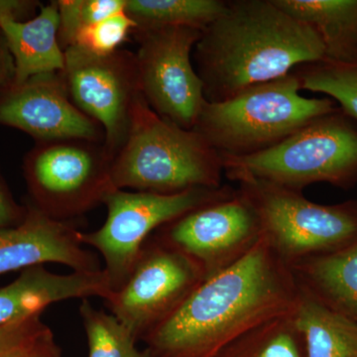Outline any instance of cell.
Returning <instances> with one entry per match:
<instances>
[{"instance_id":"4fadbf2b","label":"cell","mask_w":357,"mask_h":357,"mask_svg":"<svg viewBox=\"0 0 357 357\" xmlns=\"http://www.w3.org/2000/svg\"><path fill=\"white\" fill-rule=\"evenodd\" d=\"M0 124L20 129L37 142L82 139L105 143L98 122L70 100L60 72L11 82L0 93Z\"/></svg>"},{"instance_id":"4316f807","label":"cell","mask_w":357,"mask_h":357,"mask_svg":"<svg viewBox=\"0 0 357 357\" xmlns=\"http://www.w3.org/2000/svg\"><path fill=\"white\" fill-rule=\"evenodd\" d=\"M38 2L28 0H0V24L6 20H23L34 11Z\"/></svg>"},{"instance_id":"2e32d148","label":"cell","mask_w":357,"mask_h":357,"mask_svg":"<svg viewBox=\"0 0 357 357\" xmlns=\"http://www.w3.org/2000/svg\"><path fill=\"white\" fill-rule=\"evenodd\" d=\"M293 18L312 28L325 48V60L357 61V0H274Z\"/></svg>"},{"instance_id":"5b68a950","label":"cell","mask_w":357,"mask_h":357,"mask_svg":"<svg viewBox=\"0 0 357 357\" xmlns=\"http://www.w3.org/2000/svg\"><path fill=\"white\" fill-rule=\"evenodd\" d=\"M301 91L292 72L225 102H206L194 130L222 156L264 151L337 107L331 98H306Z\"/></svg>"},{"instance_id":"30bf717a","label":"cell","mask_w":357,"mask_h":357,"mask_svg":"<svg viewBox=\"0 0 357 357\" xmlns=\"http://www.w3.org/2000/svg\"><path fill=\"white\" fill-rule=\"evenodd\" d=\"M61 70L70 100L105 131V147L114 160L126 142L134 109L143 98L135 53L119 50L98 56L72 46Z\"/></svg>"},{"instance_id":"5bb4252c","label":"cell","mask_w":357,"mask_h":357,"mask_svg":"<svg viewBox=\"0 0 357 357\" xmlns=\"http://www.w3.org/2000/svg\"><path fill=\"white\" fill-rule=\"evenodd\" d=\"M26 208L20 225L0 230V275L45 263H60L77 272L102 269L72 220H55L32 204Z\"/></svg>"},{"instance_id":"44dd1931","label":"cell","mask_w":357,"mask_h":357,"mask_svg":"<svg viewBox=\"0 0 357 357\" xmlns=\"http://www.w3.org/2000/svg\"><path fill=\"white\" fill-rule=\"evenodd\" d=\"M301 89L324 93L357 123V61L324 60L299 66L293 70Z\"/></svg>"},{"instance_id":"d4e9b609","label":"cell","mask_w":357,"mask_h":357,"mask_svg":"<svg viewBox=\"0 0 357 357\" xmlns=\"http://www.w3.org/2000/svg\"><path fill=\"white\" fill-rule=\"evenodd\" d=\"M50 332L41 314L0 326V357L28 349Z\"/></svg>"},{"instance_id":"cb8c5ba5","label":"cell","mask_w":357,"mask_h":357,"mask_svg":"<svg viewBox=\"0 0 357 357\" xmlns=\"http://www.w3.org/2000/svg\"><path fill=\"white\" fill-rule=\"evenodd\" d=\"M136 28L135 21L126 10L121 11L84 28L77 35L72 46L93 55H109L119 50Z\"/></svg>"},{"instance_id":"e0dca14e","label":"cell","mask_w":357,"mask_h":357,"mask_svg":"<svg viewBox=\"0 0 357 357\" xmlns=\"http://www.w3.org/2000/svg\"><path fill=\"white\" fill-rule=\"evenodd\" d=\"M291 267L303 287L326 306L357 321V241Z\"/></svg>"},{"instance_id":"ac0fdd59","label":"cell","mask_w":357,"mask_h":357,"mask_svg":"<svg viewBox=\"0 0 357 357\" xmlns=\"http://www.w3.org/2000/svg\"><path fill=\"white\" fill-rule=\"evenodd\" d=\"M293 316L307 357H357V321L326 306L301 284Z\"/></svg>"},{"instance_id":"277c9868","label":"cell","mask_w":357,"mask_h":357,"mask_svg":"<svg viewBox=\"0 0 357 357\" xmlns=\"http://www.w3.org/2000/svg\"><path fill=\"white\" fill-rule=\"evenodd\" d=\"M222 159L223 173L237 183L259 181L298 192L316 183L351 189L357 184V123L337 107L269 149Z\"/></svg>"},{"instance_id":"603a6c76","label":"cell","mask_w":357,"mask_h":357,"mask_svg":"<svg viewBox=\"0 0 357 357\" xmlns=\"http://www.w3.org/2000/svg\"><path fill=\"white\" fill-rule=\"evenodd\" d=\"M59 42L63 50L74 44L77 35L117 13L126 10V0H59Z\"/></svg>"},{"instance_id":"7402d4cb","label":"cell","mask_w":357,"mask_h":357,"mask_svg":"<svg viewBox=\"0 0 357 357\" xmlns=\"http://www.w3.org/2000/svg\"><path fill=\"white\" fill-rule=\"evenodd\" d=\"M79 314L88 337L89 357H153L148 349L138 351L133 333L114 314L96 309L88 299L82 301Z\"/></svg>"},{"instance_id":"83f0119b","label":"cell","mask_w":357,"mask_h":357,"mask_svg":"<svg viewBox=\"0 0 357 357\" xmlns=\"http://www.w3.org/2000/svg\"><path fill=\"white\" fill-rule=\"evenodd\" d=\"M4 357H63L61 349L56 344L52 332L47 333L37 344L23 351Z\"/></svg>"},{"instance_id":"7a4b0ae2","label":"cell","mask_w":357,"mask_h":357,"mask_svg":"<svg viewBox=\"0 0 357 357\" xmlns=\"http://www.w3.org/2000/svg\"><path fill=\"white\" fill-rule=\"evenodd\" d=\"M192 56L206 102H220L324 60L325 48L312 28L274 0H227Z\"/></svg>"},{"instance_id":"8fae6325","label":"cell","mask_w":357,"mask_h":357,"mask_svg":"<svg viewBox=\"0 0 357 357\" xmlns=\"http://www.w3.org/2000/svg\"><path fill=\"white\" fill-rule=\"evenodd\" d=\"M204 280L203 271L194 260L156 236L150 237L128 280L105 301L110 314L136 340L144 338Z\"/></svg>"},{"instance_id":"f1b7e54d","label":"cell","mask_w":357,"mask_h":357,"mask_svg":"<svg viewBox=\"0 0 357 357\" xmlns=\"http://www.w3.org/2000/svg\"><path fill=\"white\" fill-rule=\"evenodd\" d=\"M14 63L0 33V93L13 81Z\"/></svg>"},{"instance_id":"6da1fadb","label":"cell","mask_w":357,"mask_h":357,"mask_svg":"<svg viewBox=\"0 0 357 357\" xmlns=\"http://www.w3.org/2000/svg\"><path fill=\"white\" fill-rule=\"evenodd\" d=\"M299 294L292 267L261 236L145 335L147 349L153 357H215L251 328L293 312Z\"/></svg>"},{"instance_id":"ffe728a7","label":"cell","mask_w":357,"mask_h":357,"mask_svg":"<svg viewBox=\"0 0 357 357\" xmlns=\"http://www.w3.org/2000/svg\"><path fill=\"white\" fill-rule=\"evenodd\" d=\"M227 0H126V13L137 27L182 26L204 30L217 20Z\"/></svg>"},{"instance_id":"52a82bcc","label":"cell","mask_w":357,"mask_h":357,"mask_svg":"<svg viewBox=\"0 0 357 357\" xmlns=\"http://www.w3.org/2000/svg\"><path fill=\"white\" fill-rule=\"evenodd\" d=\"M112 159L103 142H38L25 162L32 204L49 217L73 220L103 204L114 191Z\"/></svg>"},{"instance_id":"3957f363","label":"cell","mask_w":357,"mask_h":357,"mask_svg":"<svg viewBox=\"0 0 357 357\" xmlns=\"http://www.w3.org/2000/svg\"><path fill=\"white\" fill-rule=\"evenodd\" d=\"M222 155L201 134L165 121L144 98L134 109L126 142L112 164L116 189L178 194L222 187Z\"/></svg>"},{"instance_id":"9a60e30c","label":"cell","mask_w":357,"mask_h":357,"mask_svg":"<svg viewBox=\"0 0 357 357\" xmlns=\"http://www.w3.org/2000/svg\"><path fill=\"white\" fill-rule=\"evenodd\" d=\"M13 59V84L64 69L65 53L59 42V11L56 1L41 6L29 20H6L0 24Z\"/></svg>"},{"instance_id":"9c48e42d","label":"cell","mask_w":357,"mask_h":357,"mask_svg":"<svg viewBox=\"0 0 357 357\" xmlns=\"http://www.w3.org/2000/svg\"><path fill=\"white\" fill-rule=\"evenodd\" d=\"M202 31L182 26L137 27L133 31L143 98L160 117L189 130L206 102L192 61Z\"/></svg>"},{"instance_id":"d6986e66","label":"cell","mask_w":357,"mask_h":357,"mask_svg":"<svg viewBox=\"0 0 357 357\" xmlns=\"http://www.w3.org/2000/svg\"><path fill=\"white\" fill-rule=\"evenodd\" d=\"M293 312L251 328L223 347L215 357H307Z\"/></svg>"},{"instance_id":"484cf974","label":"cell","mask_w":357,"mask_h":357,"mask_svg":"<svg viewBox=\"0 0 357 357\" xmlns=\"http://www.w3.org/2000/svg\"><path fill=\"white\" fill-rule=\"evenodd\" d=\"M27 208L13 201L3 180L0 177V230L20 225L24 220Z\"/></svg>"},{"instance_id":"8992f818","label":"cell","mask_w":357,"mask_h":357,"mask_svg":"<svg viewBox=\"0 0 357 357\" xmlns=\"http://www.w3.org/2000/svg\"><path fill=\"white\" fill-rule=\"evenodd\" d=\"M238 184L255 206L262 236L290 266L357 241V201L321 204L259 181Z\"/></svg>"},{"instance_id":"ba28073f","label":"cell","mask_w":357,"mask_h":357,"mask_svg":"<svg viewBox=\"0 0 357 357\" xmlns=\"http://www.w3.org/2000/svg\"><path fill=\"white\" fill-rule=\"evenodd\" d=\"M232 191L227 185L171 195L115 189L103 202L107 208V220L96 231L82 232V243L102 255V269L115 292L128 280L143 246L154 231Z\"/></svg>"},{"instance_id":"7c38bea8","label":"cell","mask_w":357,"mask_h":357,"mask_svg":"<svg viewBox=\"0 0 357 357\" xmlns=\"http://www.w3.org/2000/svg\"><path fill=\"white\" fill-rule=\"evenodd\" d=\"M261 236L255 206L238 189L164 225L155 236L194 260L206 279L241 259Z\"/></svg>"}]
</instances>
